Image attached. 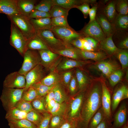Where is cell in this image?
<instances>
[{
    "mask_svg": "<svg viewBox=\"0 0 128 128\" xmlns=\"http://www.w3.org/2000/svg\"><path fill=\"white\" fill-rule=\"evenodd\" d=\"M23 61L21 68L18 71L24 75L37 65L40 64L41 58L38 52L35 50L28 49L23 56Z\"/></svg>",
    "mask_w": 128,
    "mask_h": 128,
    "instance_id": "obj_5",
    "label": "cell"
},
{
    "mask_svg": "<svg viewBox=\"0 0 128 128\" xmlns=\"http://www.w3.org/2000/svg\"><path fill=\"white\" fill-rule=\"evenodd\" d=\"M27 113L14 107L7 111L5 118L8 120L25 119L26 118Z\"/></svg>",
    "mask_w": 128,
    "mask_h": 128,
    "instance_id": "obj_31",
    "label": "cell"
},
{
    "mask_svg": "<svg viewBox=\"0 0 128 128\" xmlns=\"http://www.w3.org/2000/svg\"><path fill=\"white\" fill-rule=\"evenodd\" d=\"M54 92L52 89L46 95L45 99H44L45 106L47 103L49 101L54 99Z\"/></svg>",
    "mask_w": 128,
    "mask_h": 128,
    "instance_id": "obj_57",
    "label": "cell"
},
{
    "mask_svg": "<svg viewBox=\"0 0 128 128\" xmlns=\"http://www.w3.org/2000/svg\"><path fill=\"white\" fill-rule=\"evenodd\" d=\"M61 79L66 85H69L73 76V71H69L64 73L61 75Z\"/></svg>",
    "mask_w": 128,
    "mask_h": 128,
    "instance_id": "obj_51",
    "label": "cell"
},
{
    "mask_svg": "<svg viewBox=\"0 0 128 128\" xmlns=\"http://www.w3.org/2000/svg\"><path fill=\"white\" fill-rule=\"evenodd\" d=\"M53 5L52 0H43L35 5L34 9L44 12H49Z\"/></svg>",
    "mask_w": 128,
    "mask_h": 128,
    "instance_id": "obj_42",
    "label": "cell"
},
{
    "mask_svg": "<svg viewBox=\"0 0 128 128\" xmlns=\"http://www.w3.org/2000/svg\"><path fill=\"white\" fill-rule=\"evenodd\" d=\"M85 96L81 93L76 96L72 101L70 105V117L74 118L78 116L81 110Z\"/></svg>",
    "mask_w": 128,
    "mask_h": 128,
    "instance_id": "obj_18",
    "label": "cell"
},
{
    "mask_svg": "<svg viewBox=\"0 0 128 128\" xmlns=\"http://www.w3.org/2000/svg\"><path fill=\"white\" fill-rule=\"evenodd\" d=\"M97 8V6L95 5L90 9L88 13L90 17L89 22H91L95 19Z\"/></svg>",
    "mask_w": 128,
    "mask_h": 128,
    "instance_id": "obj_54",
    "label": "cell"
},
{
    "mask_svg": "<svg viewBox=\"0 0 128 128\" xmlns=\"http://www.w3.org/2000/svg\"><path fill=\"white\" fill-rule=\"evenodd\" d=\"M123 128H128V127L126 125H125Z\"/></svg>",
    "mask_w": 128,
    "mask_h": 128,
    "instance_id": "obj_61",
    "label": "cell"
},
{
    "mask_svg": "<svg viewBox=\"0 0 128 128\" xmlns=\"http://www.w3.org/2000/svg\"><path fill=\"white\" fill-rule=\"evenodd\" d=\"M67 17L61 16L51 18V24L53 27L57 26L69 27L68 23Z\"/></svg>",
    "mask_w": 128,
    "mask_h": 128,
    "instance_id": "obj_46",
    "label": "cell"
},
{
    "mask_svg": "<svg viewBox=\"0 0 128 128\" xmlns=\"http://www.w3.org/2000/svg\"><path fill=\"white\" fill-rule=\"evenodd\" d=\"M51 17L49 12H44L35 9L32 11L28 17L30 19Z\"/></svg>",
    "mask_w": 128,
    "mask_h": 128,
    "instance_id": "obj_45",
    "label": "cell"
},
{
    "mask_svg": "<svg viewBox=\"0 0 128 128\" xmlns=\"http://www.w3.org/2000/svg\"><path fill=\"white\" fill-rule=\"evenodd\" d=\"M54 5L59 6L64 9L70 10L77 6L84 3H88V0H52Z\"/></svg>",
    "mask_w": 128,
    "mask_h": 128,
    "instance_id": "obj_24",
    "label": "cell"
},
{
    "mask_svg": "<svg viewBox=\"0 0 128 128\" xmlns=\"http://www.w3.org/2000/svg\"><path fill=\"white\" fill-rule=\"evenodd\" d=\"M82 38L86 41L94 50L97 47L98 41L96 40L89 36H85Z\"/></svg>",
    "mask_w": 128,
    "mask_h": 128,
    "instance_id": "obj_53",
    "label": "cell"
},
{
    "mask_svg": "<svg viewBox=\"0 0 128 128\" xmlns=\"http://www.w3.org/2000/svg\"><path fill=\"white\" fill-rule=\"evenodd\" d=\"M82 32V33L85 36L91 37L99 42L106 38L101 29L95 19L89 22L83 28Z\"/></svg>",
    "mask_w": 128,
    "mask_h": 128,
    "instance_id": "obj_9",
    "label": "cell"
},
{
    "mask_svg": "<svg viewBox=\"0 0 128 128\" xmlns=\"http://www.w3.org/2000/svg\"><path fill=\"white\" fill-rule=\"evenodd\" d=\"M80 10L82 13L85 18L87 17L90 9L89 4L84 3L80 5L77 6L75 7Z\"/></svg>",
    "mask_w": 128,
    "mask_h": 128,
    "instance_id": "obj_50",
    "label": "cell"
},
{
    "mask_svg": "<svg viewBox=\"0 0 128 128\" xmlns=\"http://www.w3.org/2000/svg\"><path fill=\"white\" fill-rule=\"evenodd\" d=\"M95 20L99 25L106 38L113 35L115 29L112 23L102 12L96 14Z\"/></svg>",
    "mask_w": 128,
    "mask_h": 128,
    "instance_id": "obj_13",
    "label": "cell"
},
{
    "mask_svg": "<svg viewBox=\"0 0 128 128\" xmlns=\"http://www.w3.org/2000/svg\"><path fill=\"white\" fill-rule=\"evenodd\" d=\"M55 86H49L40 82L34 84L31 87L35 90L38 96H42L46 95Z\"/></svg>",
    "mask_w": 128,
    "mask_h": 128,
    "instance_id": "obj_35",
    "label": "cell"
},
{
    "mask_svg": "<svg viewBox=\"0 0 128 128\" xmlns=\"http://www.w3.org/2000/svg\"><path fill=\"white\" fill-rule=\"evenodd\" d=\"M71 125L68 123H65L63 124L60 128H71Z\"/></svg>",
    "mask_w": 128,
    "mask_h": 128,
    "instance_id": "obj_60",
    "label": "cell"
},
{
    "mask_svg": "<svg viewBox=\"0 0 128 128\" xmlns=\"http://www.w3.org/2000/svg\"><path fill=\"white\" fill-rule=\"evenodd\" d=\"M5 87L10 88H24L26 86L24 75L14 72L10 73L6 77L4 82Z\"/></svg>",
    "mask_w": 128,
    "mask_h": 128,
    "instance_id": "obj_8",
    "label": "cell"
},
{
    "mask_svg": "<svg viewBox=\"0 0 128 128\" xmlns=\"http://www.w3.org/2000/svg\"><path fill=\"white\" fill-rule=\"evenodd\" d=\"M102 107L104 111L105 116L107 120L110 121L111 120V98L110 93L106 84L101 82Z\"/></svg>",
    "mask_w": 128,
    "mask_h": 128,
    "instance_id": "obj_11",
    "label": "cell"
},
{
    "mask_svg": "<svg viewBox=\"0 0 128 128\" xmlns=\"http://www.w3.org/2000/svg\"><path fill=\"white\" fill-rule=\"evenodd\" d=\"M89 61L65 59L60 62L57 65L56 70L62 71L73 68L82 66L90 63Z\"/></svg>",
    "mask_w": 128,
    "mask_h": 128,
    "instance_id": "obj_16",
    "label": "cell"
},
{
    "mask_svg": "<svg viewBox=\"0 0 128 128\" xmlns=\"http://www.w3.org/2000/svg\"><path fill=\"white\" fill-rule=\"evenodd\" d=\"M115 0L110 1L104 7L102 12L111 23L118 14L115 9Z\"/></svg>",
    "mask_w": 128,
    "mask_h": 128,
    "instance_id": "obj_26",
    "label": "cell"
},
{
    "mask_svg": "<svg viewBox=\"0 0 128 128\" xmlns=\"http://www.w3.org/2000/svg\"><path fill=\"white\" fill-rule=\"evenodd\" d=\"M54 116L51 120V126L52 128H55L58 126L62 120V117L60 115Z\"/></svg>",
    "mask_w": 128,
    "mask_h": 128,
    "instance_id": "obj_52",
    "label": "cell"
},
{
    "mask_svg": "<svg viewBox=\"0 0 128 128\" xmlns=\"http://www.w3.org/2000/svg\"><path fill=\"white\" fill-rule=\"evenodd\" d=\"M81 38H79L74 39L70 43L78 49L83 50Z\"/></svg>",
    "mask_w": 128,
    "mask_h": 128,
    "instance_id": "obj_55",
    "label": "cell"
},
{
    "mask_svg": "<svg viewBox=\"0 0 128 128\" xmlns=\"http://www.w3.org/2000/svg\"><path fill=\"white\" fill-rule=\"evenodd\" d=\"M15 107L27 113L33 109L31 102L26 101L22 99L17 103Z\"/></svg>",
    "mask_w": 128,
    "mask_h": 128,
    "instance_id": "obj_44",
    "label": "cell"
},
{
    "mask_svg": "<svg viewBox=\"0 0 128 128\" xmlns=\"http://www.w3.org/2000/svg\"><path fill=\"white\" fill-rule=\"evenodd\" d=\"M41 58L40 64L48 68L59 58V55L49 50H38Z\"/></svg>",
    "mask_w": 128,
    "mask_h": 128,
    "instance_id": "obj_15",
    "label": "cell"
},
{
    "mask_svg": "<svg viewBox=\"0 0 128 128\" xmlns=\"http://www.w3.org/2000/svg\"><path fill=\"white\" fill-rule=\"evenodd\" d=\"M109 122L105 117L95 128H106L107 122Z\"/></svg>",
    "mask_w": 128,
    "mask_h": 128,
    "instance_id": "obj_59",
    "label": "cell"
},
{
    "mask_svg": "<svg viewBox=\"0 0 128 128\" xmlns=\"http://www.w3.org/2000/svg\"><path fill=\"white\" fill-rule=\"evenodd\" d=\"M61 80V75L56 71H52L47 76H45L40 82L49 86H55L59 83Z\"/></svg>",
    "mask_w": 128,
    "mask_h": 128,
    "instance_id": "obj_28",
    "label": "cell"
},
{
    "mask_svg": "<svg viewBox=\"0 0 128 128\" xmlns=\"http://www.w3.org/2000/svg\"><path fill=\"white\" fill-rule=\"evenodd\" d=\"M27 48L28 49L35 50H50L44 41L36 34L28 40Z\"/></svg>",
    "mask_w": 128,
    "mask_h": 128,
    "instance_id": "obj_21",
    "label": "cell"
},
{
    "mask_svg": "<svg viewBox=\"0 0 128 128\" xmlns=\"http://www.w3.org/2000/svg\"><path fill=\"white\" fill-rule=\"evenodd\" d=\"M24 90V88H10L5 87L1 99L7 111L15 107L17 103L21 99Z\"/></svg>",
    "mask_w": 128,
    "mask_h": 128,
    "instance_id": "obj_4",
    "label": "cell"
},
{
    "mask_svg": "<svg viewBox=\"0 0 128 128\" xmlns=\"http://www.w3.org/2000/svg\"><path fill=\"white\" fill-rule=\"evenodd\" d=\"M38 96L35 90L32 87L25 90L23 93L22 99L31 102Z\"/></svg>",
    "mask_w": 128,
    "mask_h": 128,
    "instance_id": "obj_43",
    "label": "cell"
},
{
    "mask_svg": "<svg viewBox=\"0 0 128 128\" xmlns=\"http://www.w3.org/2000/svg\"><path fill=\"white\" fill-rule=\"evenodd\" d=\"M127 114V106L126 102L124 101L121 105L114 115V127L119 128L124 124L126 120Z\"/></svg>",
    "mask_w": 128,
    "mask_h": 128,
    "instance_id": "obj_17",
    "label": "cell"
},
{
    "mask_svg": "<svg viewBox=\"0 0 128 128\" xmlns=\"http://www.w3.org/2000/svg\"><path fill=\"white\" fill-rule=\"evenodd\" d=\"M56 102L54 99L49 101L46 104V107L47 106L48 110L50 112L55 106Z\"/></svg>",
    "mask_w": 128,
    "mask_h": 128,
    "instance_id": "obj_58",
    "label": "cell"
},
{
    "mask_svg": "<svg viewBox=\"0 0 128 128\" xmlns=\"http://www.w3.org/2000/svg\"><path fill=\"white\" fill-rule=\"evenodd\" d=\"M112 36L107 37L100 42V48L110 55L115 54L119 49L117 47L113 42Z\"/></svg>",
    "mask_w": 128,
    "mask_h": 128,
    "instance_id": "obj_22",
    "label": "cell"
},
{
    "mask_svg": "<svg viewBox=\"0 0 128 128\" xmlns=\"http://www.w3.org/2000/svg\"><path fill=\"white\" fill-rule=\"evenodd\" d=\"M83 50L88 51H94V49L88 43L82 38H81Z\"/></svg>",
    "mask_w": 128,
    "mask_h": 128,
    "instance_id": "obj_56",
    "label": "cell"
},
{
    "mask_svg": "<svg viewBox=\"0 0 128 128\" xmlns=\"http://www.w3.org/2000/svg\"><path fill=\"white\" fill-rule=\"evenodd\" d=\"M102 93L101 82L96 81L91 85L85 96L81 116L86 126L88 125L91 118L102 106Z\"/></svg>",
    "mask_w": 128,
    "mask_h": 128,
    "instance_id": "obj_1",
    "label": "cell"
},
{
    "mask_svg": "<svg viewBox=\"0 0 128 128\" xmlns=\"http://www.w3.org/2000/svg\"><path fill=\"white\" fill-rule=\"evenodd\" d=\"M28 41L16 26L11 22L10 43L23 57L28 50Z\"/></svg>",
    "mask_w": 128,
    "mask_h": 128,
    "instance_id": "obj_3",
    "label": "cell"
},
{
    "mask_svg": "<svg viewBox=\"0 0 128 128\" xmlns=\"http://www.w3.org/2000/svg\"><path fill=\"white\" fill-rule=\"evenodd\" d=\"M119 60L122 69H125L128 66V52L126 49H119L115 54Z\"/></svg>",
    "mask_w": 128,
    "mask_h": 128,
    "instance_id": "obj_40",
    "label": "cell"
},
{
    "mask_svg": "<svg viewBox=\"0 0 128 128\" xmlns=\"http://www.w3.org/2000/svg\"><path fill=\"white\" fill-rule=\"evenodd\" d=\"M105 117V114L101 106L90 119L89 123V128H95Z\"/></svg>",
    "mask_w": 128,
    "mask_h": 128,
    "instance_id": "obj_32",
    "label": "cell"
},
{
    "mask_svg": "<svg viewBox=\"0 0 128 128\" xmlns=\"http://www.w3.org/2000/svg\"><path fill=\"white\" fill-rule=\"evenodd\" d=\"M69 89L71 94L74 95L76 93L78 88V84L75 76L73 75L69 84Z\"/></svg>",
    "mask_w": 128,
    "mask_h": 128,
    "instance_id": "obj_49",
    "label": "cell"
},
{
    "mask_svg": "<svg viewBox=\"0 0 128 128\" xmlns=\"http://www.w3.org/2000/svg\"><path fill=\"white\" fill-rule=\"evenodd\" d=\"M50 30L58 37L65 43H70L74 39L82 38L85 36L82 33L76 31L70 27L56 26L53 27Z\"/></svg>",
    "mask_w": 128,
    "mask_h": 128,
    "instance_id": "obj_7",
    "label": "cell"
},
{
    "mask_svg": "<svg viewBox=\"0 0 128 128\" xmlns=\"http://www.w3.org/2000/svg\"><path fill=\"white\" fill-rule=\"evenodd\" d=\"M121 70L117 69L111 73L108 76V80L111 86L114 87L121 80L123 75Z\"/></svg>",
    "mask_w": 128,
    "mask_h": 128,
    "instance_id": "obj_41",
    "label": "cell"
},
{
    "mask_svg": "<svg viewBox=\"0 0 128 128\" xmlns=\"http://www.w3.org/2000/svg\"><path fill=\"white\" fill-rule=\"evenodd\" d=\"M81 58L85 59H91L96 61H100L106 58V54L102 52L88 51L78 49Z\"/></svg>",
    "mask_w": 128,
    "mask_h": 128,
    "instance_id": "obj_23",
    "label": "cell"
},
{
    "mask_svg": "<svg viewBox=\"0 0 128 128\" xmlns=\"http://www.w3.org/2000/svg\"><path fill=\"white\" fill-rule=\"evenodd\" d=\"M43 96H38L31 102L33 109L41 113L46 112Z\"/></svg>",
    "mask_w": 128,
    "mask_h": 128,
    "instance_id": "obj_33",
    "label": "cell"
},
{
    "mask_svg": "<svg viewBox=\"0 0 128 128\" xmlns=\"http://www.w3.org/2000/svg\"><path fill=\"white\" fill-rule=\"evenodd\" d=\"M66 108V105L64 103L56 102L55 106L50 112L53 116L60 115L64 113Z\"/></svg>",
    "mask_w": 128,
    "mask_h": 128,
    "instance_id": "obj_47",
    "label": "cell"
},
{
    "mask_svg": "<svg viewBox=\"0 0 128 128\" xmlns=\"http://www.w3.org/2000/svg\"><path fill=\"white\" fill-rule=\"evenodd\" d=\"M17 0H0V13L7 16L20 13L17 4Z\"/></svg>",
    "mask_w": 128,
    "mask_h": 128,
    "instance_id": "obj_14",
    "label": "cell"
},
{
    "mask_svg": "<svg viewBox=\"0 0 128 128\" xmlns=\"http://www.w3.org/2000/svg\"><path fill=\"white\" fill-rule=\"evenodd\" d=\"M36 34L46 43L50 50V48L57 51L65 48L64 42L55 37L50 29L35 30Z\"/></svg>",
    "mask_w": 128,
    "mask_h": 128,
    "instance_id": "obj_6",
    "label": "cell"
},
{
    "mask_svg": "<svg viewBox=\"0 0 128 128\" xmlns=\"http://www.w3.org/2000/svg\"><path fill=\"white\" fill-rule=\"evenodd\" d=\"M112 24L116 31L122 30L127 31L128 28V15L117 14Z\"/></svg>",
    "mask_w": 128,
    "mask_h": 128,
    "instance_id": "obj_25",
    "label": "cell"
},
{
    "mask_svg": "<svg viewBox=\"0 0 128 128\" xmlns=\"http://www.w3.org/2000/svg\"><path fill=\"white\" fill-rule=\"evenodd\" d=\"M128 98V88L123 84L117 88L114 91L111 99V110L113 112L117 108L122 100Z\"/></svg>",
    "mask_w": 128,
    "mask_h": 128,
    "instance_id": "obj_12",
    "label": "cell"
},
{
    "mask_svg": "<svg viewBox=\"0 0 128 128\" xmlns=\"http://www.w3.org/2000/svg\"><path fill=\"white\" fill-rule=\"evenodd\" d=\"M40 113L33 109L27 113L26 119L35 125L37 127L43 117Z\"/></svg>",
    "mask_w": 128,
    "mask_h": 128,
    "instance_id": "obj_38",
    "label": "cell"
},
{
    "mask_svg": "<svg viewBox=\"0 0 128 128\" xmlns=\"http://www.w3.org/2000/svg\"><path fill=\"white\" fill-rule=\"evenodd\" d=\"M55 53L75 60H80L82 58L79 53L78 49L72 47L66 48L57 51Z\"/></svg>",
    "mask_w": 128,
    "mask_h": 128,
    "instance_id": "obj_30",
    "label": "cell"
},
{
    "mask_svg": "<svg viewBox=\"0 0 128 128\" xmlns=\"http://www.w3.org/2000/svg\"><path fill=\"white\" fill-rule=\"evenodd\" d=\"M53 90L54 92V100L56 102L59 103H63L65 100L66 95L62 87L59 83L53 87Z\"/></svg>",
    "mask_w": 128,
    "mask_h": 128,
    "instance_id": "obj_34",
    "label": "cell"
},
{
    "mask_svg": "<svg viewBox=\"0 0 128 128\" xmlns=\"http://www.w3.org/2000/svg\"><path fill=\"white\" fill-rule=\"evenodd\" d=\"M43 117L37 128H48L51 115L46 112L43 113Z\"/></svg>",
    "mask_w": 128,
    "mask_h": 128,
    "instance_id": "obj_48",
    "label": "cell"
},
{
    "mask_svg": "<svg viewBox=\"0 0 128 128\" xmlns=\"http://www.w3.org/2000/svg\"><path fill=\"white\" fill-rule=\"evenodd\" d=\"M69 10L58 5H54L52 7L49 13L51 17H56L61 16L67 17Z\"/></svg>",
    "mask_w": 128,
    "mask_h": 128,
    "instance_id": "obj_37",
    "label": "cell"
},
{
    "mask_svg": "<svg viewBox=\"0 0 128 128\" xmlns=\"http://www.w3.org/2000/svg\"><path fill=\"white\" fill-rule=\"evenodd\" d=\"M96 68L107 77L114 71L118 69V65L109 61H102L96 64Z\"/></svg>",
    "mask_w": 128,
    "mask_h": 128,
    "instance_id": "obj_20",
    "label": "cell"
},
{
    "mask_svg": "<svg viewBox=\"0 0 128 128\" xmlns=\"http://www.w3.org/2000/svg\"><path fill=\"white\" fill-rule=\"evenodd\" d=\"M75 77L78 84L79 89H82L88 84V79L83 72L78 69L76 71Z\"/></svg>",
    "mask_w": 128,
    "mask_h": 128,
    "instance_id": "obj_36",
    "label": "cell"
},
{
    "mask_svg": "<svg viewBox=\"0 0 128 128\" xmlns=\"http://www.w3.org/2000/svg\"><path fill=\"white\" fill-rule=\"evenodd\" d=\"M24 35L29 39L36 34V30L30 19L21 13L7 16Z\"/></svg>",
    "mask_w": 128,
    "mask_h": 128,
    "instance_id": "obj_2",
    "label": "cell"
},
{
    "mask_svg": "<svg viewBox=\"0 0 128 128\" xmlns=\"http://www.w3.org/2000/svg\"><path fill=\"white\" fill-rule=\"evenodd\" d=\"M115 7L118 14L127 15L128 14V2L127 0H115Z\"/></svg>",
    "mask_w": 128,
    "mask_h": 128,
    "instance_id": "obj_39",
    "label": "cell"
},
{
    "mask_svg": "<svg viewBox=\"0 0 128 128\" xmlns=\"http://www.w3.org/2000/svg\"><path fill=\"white\" fill-rule=\"evenodd\" d=\"M26 86L25 90L34 84L40 82L45 77L43 67L39 64L27 72L25 75Z\"/></svg>",
    "mask_w": 128,
    "mask_h": 128,
    "instance_id": "obj_10",
    "label": "cell"
},
{
    "mask_svg": "<svg viewBox=\"0 0 128 128\" xmlns=\"http://www.w3.org/2000/svg\"><path fill=\"white\" fill-rule=\"evenodd\" d=\"M8 121L10 128H37L35 125L26 119Z\"/></svg>",
    "mask_w": 128,
    "mask_h": 128,
    "instance_id": "obj_29",
    "label": "cell"
},
{
    "mask_svg": "<svg viewBox=\"0 0 128 128\" xmlns=\"http://www.w3.org/2000/svg\"></svg>",
    "mask_w": 128,
    "mask_h": 128,
    "instance_id": "obj_62",
    "label": "cell"
},
{
    "mask_svg": "<svg viewBox=\"0 0 128 128\" xmlns=\"http://www.w3.org/2000/svg\"><path fill=\"white\" fill-rule=\"evenodd\" d=\"M36 0H17V6L20 13L28 17L34 9Z\"/></svg>",
    "mask_w": 128,
    "mask_h": 128,
    "instance_id": "obj_19",
    "label": "cell"
},
{
    "mask_svg": "<svg viewBox=\"0 0 128 128\" xmlns=\"http://www.w3.org/2000/svg\"><path fill=\"white\" fill-rule=\"evenodd\" d=\"M35 30L51 29L53 27L51 18L30 19Z\"/></svg>",
    "mask_w": 128,
    "mask_h": 128,
    "instance_id": "obj_27",
    "label": "cell"
}]
</instances>
